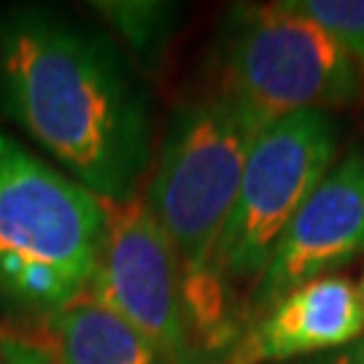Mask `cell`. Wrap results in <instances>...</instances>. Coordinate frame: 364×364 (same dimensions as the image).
<instances>
[{"mask_svg":"<svg viewBox=\"0 0 364 364\" xmlns=\"http://www.w3.org/2000/svg\"><path fill=\"white\" fill-rule=\"evenodd\" d=\"M0 76L16 122L105 203L132 197L149 159L144 95L92 36L27 16L3 30Z\"/></svg>","mask_w":364,"mask_h":364,"instance_id":"6da1fadb","label":"cell"},{"mask_svg":"<svg viewBox=\"0 0 364 364\" xmlns=\"http://www.w3.org/2000/svg\"><path fill=\"white\" fill-rule=\"evenodd\" d=\"M108 203L0 132V289L57 313L87 294Z\"/></svg>","mask_w":364,"mask_h":364,"instance_id":"7a4b0ae2","label":"cell"},{"mask_svg":"<svg viewBox=\"0 0 364 364\" xmlns=\"http://www.w3.org/2000/svg\"><path fill=\"white\" fill-rule=\"evenodd\" d=\"M257 135L224 95L186 105L170 122L146 205L183 273L210 267Z\"/></svg>","mask_w":364,"mask_h":364,"instance_id":"3957f363","label":"cell"},{"mask_svg":"<svg viewBox=\"0 0 364 364\" xmlns=\"http://www.w3.org/2000/svg\"><path fill=\"white\" fill-rule=\"evenodd\" d=\"M362 95L356 60L294 3L257 11L232 41L224 97L259 132L297 111L356 105Z\"/></svg>","mask_w":364,"mask_h":364,"instance_id":"277c9868","label":"cell"},{"mask_svg":"<svg viewBox=\"0 0 364 364\" xmlns=\"http://www.w3.org/2000/svg\"><path fill=\"white\" fill-rule=\"evenodd\" d=\"M338 127L324 111H297L257 135L210 267L227 284L257 281L299 205L332 170Z\"/></svg>","mask_w":364,"mask_h":364,"instance_id":"5b68a950","label":"cell"},{"mask_svg":"<svg viewBox=\"0 0 364 364\" xmlns=\"http://www.w3.org/2000/svg\"><path fill=\"white\" fill-rule=\"evenodd\" d=\"M87 294L154 343L170 364L200 362L178 254L138 197L108 203L103 246Z\"/></svg>","mask_w":364,"mask_h":364,"instance_id":"8992f818","label":"cell"},{"mask_svg":"<svg viewBox=\"0 0 364 364\" xmlns=\"http://www.w3.org/2000/svg\"><path fill=\"white\" fill-rule=\"evenodd\" d=\"M364 254V154L351 151L326 173L281 232L248 308L264 313L289 291Z\"/></svg>","mask_w":364,"mask_h":364,"instance_id":"52a82bcc","label":"cell"},{"mask_svg":"<svg viewBox=\"0 0 364 364\" xmlns=\"http://www.w3.org/2000/svg\"><path fill=\"white\" fill-rule=\"evenodd\" d=\"M364 335L359 287L346 275H321L289 291L224 353V364H273L348 346Z\"/></svg>","mask_w":364,"mask_h":364,"instance_id":"ba28073f","label":"cell"},{"mask_svg":"<svg viewBox=\"0 0 364 364\" xmlns=\"http://www.w3.org/2000/svg\"><path fill=\"white\" fill-rule=\"evenodd\" d=\"M49 329L60 364H170L154 343L90 294L52 313Z\"/></svg>","mask_w":364,"mask_h":364,"instance_id":"9c48e42d","label":"cell"},{"mask_svg":"<svg viewBox=\"0 0 364 364\" xmlns=\"http://www.w3.org/2000/svg\"><path fill=\"white\" fill-rule=\"evenodd\" d=\"M294 9L324 27L364 70V0H299Z\"/></svg>","mask_w":364,"mask_h":364,"instance_id":"30bf717a","label":"cell"},{"mask_svg":"<svg viewBox=\"0 0 364 364\" xmlns=\"http://www.w3.org/2000/svg\"><path fill=\"white\" fill-rule=\"evenodd\" d=\"M338 364H364V338L356 340V346L348 348V353H346Z\"/></svg>","mask_w":364,"mask_h":364,"instance_id":"8fae6325","label":"cell"},{"mask_svg":"<svg viewBox=\"0 0 364 364\" xmlns=\"http://www.w3.org/2000/svg\"><path fill=\"white\" fill-rule=\"evenodd\" d=\"M359 297H362V305H364V275H362V287H359Z\"/></svg>","mask_w":364,"mask_h":364,"instance_id":"7c38bea8","label":"cell"}]
</instances>
